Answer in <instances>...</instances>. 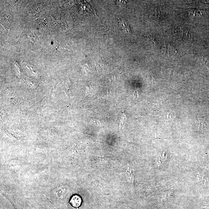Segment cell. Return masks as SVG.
Returning <instances> with one entry per match:
<instances>
[{
	"label": "cell",
	"instance_id": "obj_1",
	"mask_svg": "<svg viewBox=\"0 0 209 209\" xmlns=\"http://www.w3.org/2000/svg\"><path fill=\"white\" fill-rule=\"evenodd\" d=\"M82 200L79 196L75 195L72 196L70 201V203L73 207L78 208L81 206Z\"/></svg>",
	"mask_w": 209,
	"mask_h": 209
},
{
	"label": "cell",
	"instance_id": "obj_2",
	"mask_svg": "<svg viewBox=\"0 0 209 209\" xmlns=\"http://www.w3.org/2000/svg\"><path fill=\"white\" fill-rule=\"evenodd\" d=\"M118 21L119 24L120 29L126 32H130V26L126 21L123 18H121V19H119Z\"/></svg>",
	"mask_w": 209,
	"mask_h": 209
},
{
	"label": "cell",
	"instance_id": "obj_3",
	"mask_svg": "<svg viewBox=\"0 0 209 209\" xmlns=\"http://www.w3.org/2000/svg\"><path fill=\"white\" fill-rule=\"evenodd\" d=\"M195 124L198 128H203L205 126L204 119L197 118L195 120Z\"/></svg>",
	"mask_w": 209,
	"mask_h": 209
},
{
	"label": "cell",
	"instance_id": "obj_4",
	"mask_svg": "<svg viewBox=\"0 0 209 209\" xmlns=\"http://www.w3.org/2000/svg\"><path fill=\"white\" fill-rule=\"evenodd\" d=\"M66 191L67 189L65 188L59 189L58 192H57V197L59 199L63 198V197L65 196Z\"/></svg>",
	"mask_w": 209,
	"mask_h": 209
},
{
	"label": "cell",
	"instance_id": "obj_5",
	"mask_svg": "<svg viewBox=\"0 0 209 209\" xmlns=\"http://www.w3.org/2000/svg\"><path fill=\"white\" fill-rule=\"evenodd\" d=\"M171 115H172V113H171V112H170L169 113H167V118L168 119H169L171 117Z\"/></svg>",
	"mask_w": 209,
	"mask_h": 209
}]
</instances>
